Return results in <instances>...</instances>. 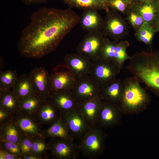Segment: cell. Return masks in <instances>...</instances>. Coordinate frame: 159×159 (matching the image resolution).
Wrapping results in <instances>:
<instances>
[{
	"mask_svg": "<svg viewBox=\"0 0 159 159\" xmlns=\"http://www.w3.org/2000/svg\"><path fill=\"white\" fill-rule=\"evenodd\" d=\"M18 43L21 56L39 59L54 51L79 23L81 17L71 8L43 7L32 14Z\"/></svg>",
	"mask_w": 159,
	"mask_h": 159,
	"instance_id": "cell-1",
	"label": "cell"
},
{
	"mask_svg": "<svg viewBox=\"0 0 159 159\" xmlns=\"http://www.w3.org/2000/svg\"><path fill=\"white\" fill-rule=\"evenodd\" d=\"M129 60L128 70L159 97V52L141 51Z\"/></svg>",
	"mask_w": 159,
	"mask_h": 159,
	"instance_id": "cell-2",
	"label": "cell"
},
{
	"mask_svg": "<svg viewBox=\"0 0 159 159\" xmlns=\"http://www.w3.org/2000/svg\"><path fill=\"white\" fill-rule=\"evenodd\" d=\"M122 82L123 95L118 105L122 113L136 114L146 110L150 103V97L138 78L134 76Z\"/></svg>",
	"mask_w": 159,
	"mask_h": 159,
	"instance_id": "cell-3",
	"label": "cell"
},
{
	"mask_svg": "<svg viewBox=\"0 0 159 159\" xmlns=\"http://www.w3.org/2000/svg\"><path fill=\"white\" fill-rule=\"evenodd\" d=\"M102 129L97 125L92 127L79 140L80 152L89 159L98 158L104 152L106 136Z\"/></svg>",
	"mask_w": 159,
	"mask_h": 159,
	"instance_id": "cell-4",
	"label": "cell"
},
{
	"mask_svg": "<svg viewBox=\"0 0 159 159\" xmlns=\"http://www.w3.org/2000/svg\"><path fill=\"white\" fill-rule=\"evenodd\" d=\"M102 29L105 36L117 41L123 39L128 33L127 24L124 19L117 11L112 9L106 11Z\"/></svg>",
	"mask_w": 159,
	"mask_h": 159,
	"instance_id": "cell-5",
	"label": "cell"
},
{
	"mask_svg": "<svg viewBox=\"0 0 159 159\" xmlns=\"http://www.w3.org/2000/svg\"><path fill=\"white\" fill-rule=\"evenodd\" d=\"M121 69L113 62L100 58L92 62L90 75L101 88L110 83L116 78Z\"/></svg>",
	"mask_w": 159,
	"mask_h": 159,
	"instance_id": "cell-6",
	"label": "cell"
},
{
	"mask_svg": "<svg viewBox=\"0 0 159 159\" xmlns=\"http://www.w3.org/2000/svg\"><path fill=\"white\" fill-rule=\"evenodd\" d=\"M105 37L101 31L88 32L76 48L77 52L92 62L100 59Z\"/></svg>",
	"mask_w": 159,
	"mask_h": 159,
	"instance_id": "cell-7",
	"label": "cell"
},
{
	"mask_svg": "<svg viewBox=\"0 0 159 159\" xmlns=\"http://www.w3.org/2000/svg\"><path fill=\"white\" fill-rule=\"evenodd\" d=\"M60 117L74 139L79 140L92 127L77 108L60 113Z\"/></svg>",
	"mask_w": 159,
	"mask_h": 159,
	"instance_id": "cell-8",
	"label": "cell"
},
{
	"mask_svg": "<svg viewBox=\"0 0 159 159\" xmlns=\"http://www.w3.org/2000/svg\"><path fill=\"white\" fill-rule=\"evenodd\" d=\"M101 87L90 75L77 80L71 91L79 102L99 96Z\"/></svg>",
	"mask_w": 159,
	"mask_h": 159,
	"instance_id": "cell-9",
	"label": "cell"
},
{
	"mask_svg": "<svg viewBox=\"0 0 159 159\" xmlns=\"http://www.w3.org/2000/svg\"><path fill=\"white\" fill-rule=\"evenodd\" d=\"M48 143L52 155L58 159H76L80 152L74 140L59 138H52Z\"/></svg>",
	"mask_w": 159,
	"mask_h": 159,
	"instance_id": "cell-10",
	"label": "cell"
},
{
	"mask_svg": "<svg viewBox=\"0 0 159 159\" xmlns=\"http://www.w3.org/2000/svg\"><path fill=\"white\" fill-rule=\"evenodd\" d=\"M65 66L76 80L90 74L92 61L87 57L77 53L66 54L64 57Z\"/></svg>",
	"mask_w": 159,
	"mask_h": 159,
	"instance_id": "cell-11",
	"label": "cell"
},
{
	"mask_svg": "<svg viewBox=\"0 0 159 159\" xmlns=\"http://www.w3.org/2000/svg\"><path fill=\"white\" fill-rule=\"evenodd\" d=\"M13 120L22 135L32 138L43 136L41 124L34 115L20 110L14 116Z\"/></svg>",
	"mask_w": 159,
	"mask_h": 159,
	"instance_id": "cell-12",
	"label": "cell"
},
{
	"mask_svg": "<svg viewBox=\"0 0 159 159\" xmlns=\"http://www.w3.org/2000/svg\"><path fill=\"white\" fill-rule=\"evenodd\" d=\"M122 113L117 105L102 100L97 125L105 129L115 126L120 122Z\"/></svg>",
	"mask_w": 159,
	"mask_h": 159,
	"instance_id": "cell-13",
	"label": "cell"
},
{
	"mask_svg": "<svg viewBox=\"0 0 159 159\" xmlns=\"http://www.w3.org/2000/svg\"><path fill=\"white\" fill-rule=\"evenodd\" d=\"M29 75L31 79L35 93L44 100L49 98L51 94L49 75L47 70L42 67L32 69Z\"/></svg>",
	"mask_w": 159,
	"mask_h": 159,
	"instance_id": "cell-14",
	"label": "cell"
},
{
	"mask_svg": "<svg viewBox=\"0 0 159 159\" xmlns=\"http://www.w3.org/2000/svg\"><path fill=\"white\" fill-rule=\"evenodd\" d=\"M131 6L145 22L154 27L159 19V6L157 0L149 2H138L132 3Z\"/></svg>",
	"mask_w": 159,
	"mask_h": 159,
	"instance_id": "cell-15",
	"label": "cell"
},
{
	"mask_svg": "<svg viewBox=\"0 0 159 159\" xmlns=\"http://www.w3.org/2000/svg\"><path fill=\"white\" fill-rule=\"evenodd\" d=\"M102 101L99 96L78 103L77 109L92 127L97 125V118Z\"/></svg>",
	"mask_w": 159,
	"mask_h": 159,
	"instance_id": "cell-16",
	"label": "cell"
},
{
	"mask_svg": "<svg viewBox=\"0 0 159 159\" xmlns=\"http://www.w3.org/2000/svg\"><path fill=\"white\" fill-rule=\"evenodd\" d=\"M50 80L51 95L62 91L71 90L76 80L74 76L68 69L53 73L50 75Z\"/></svg>",
	"mask_w": 159,
	"mask_h": 159,
	"instance_id": "cell-17",
	"label": "cell"
},
{
	"mask_svg": "<svg viewBox=\"0 0 159 159\" xmlns=\"http://www.w3.org/2000/svg\"><path fill=\"white\" fill-rule=\"evenodd\" d=\"M49 98L57 108L60 114L77 108L79 102L70 90L52 94Z\"/></svg>",
	"mask_w": 159,
	"mask_h": 159,
	"instance_id": "cell-18",
	"label": "cell"
},
{
	"mask_svg": "<svg viewBox=\"0 0 159 159\" xmlns=\"http://www.w3.org/2000/svg\"><path fill=\"white\" fill-rule=\"evenodd\" d=\"M41 124L51 125L60 117V113L49 98L45 100L34 115Z\"/></svg>",
	"mask_w": 159,
	"mask_h": 159,
	"instance_id": "cell-19",
	"label": "cell"
},
{
	"mask_svg": "<svg viewBox=\"0 0 159 159\" xmlns=\"http://www.w3.org/2000/svg\"><path fill=\"white\" fill-rule=\"evenodd\" d=\"M123 91V82L117 78L108 85L101 88L99 96L102 100L118 105Z\"/></svg>",
	"mask_w": 159,
	"mask_h": 159,
	"instance_id": "cell-20",
	"label": "cell"
},
{
	"mask_svg": "<svg viewBox=\"0 0 159 159\" xmlns=\"http://www.w3.org/2000/svg\"><path fill=\"white\" fill-rule=\"evenodd\" d=\"M98 10L94 9L83 10L80 23L83 30L89 32L102 29L103 19Z\"/></svg>",
	"mask_w": 159,
	"mask_h": 159,
	"instance_id": "cell-21",
	"label": "cell"
},
{
	"mask_svg": "<svg viewBox=\"0 0 159 159\" xmlns=\"http://www.w3.org/2000/svg\"><path fill=\"white\" fill-rule=\"evenodd\" d=\"M20 99L12 90H0V108L14 116L20 110Z\"/></svg>",
	"mask_w": 159,
	"mask_h": 159,
	"instance_id": "cell-22",
	"label": "cell"
},
{
	"mask_svg": "<svg viewBox=\"0 0 159 159\" xmlns=\"http://www.w3.org/2000/svg\"><path fill=\"white\" fill-rule=\"evenodd\" d=\"M45 138H59L74 140L66 125L60 117L47 128L42 130Z\"/></svg>",
	"mask_w": 159,
	"mask_h": 159,
	"instance_id": "cell-23",
	"label": "cell"
},
{
	"mask_svg": "<svg viewBox=\"0 0 159 159\" xmlns=\"http://www.w3.org/2000/svg\"><path fill=\"white\" fill-rule=\"evenodd\" d=\"M12 90L20 100L35 93L31 79L26 74L18 77Z\"/></svg>",
	"mask_w": 159,
	"mask_h": 159,
	"instance_id": "cell-24",
	"label": "cell"
},
{
	"mask_svg": "<svg viewBox=\"0 0 159 159\" xmlns=\"http://www.w3.org/2000/svg\"><path fill=\"white\" fill-rule=\"evenodd\" d=\"M22 135L13 118L0 126V140H6L19 145Z\"/></svg>",
	"mask_w": 159,
	"mask_h": 159,
	"instance_id": "cell-25",
	"label": "cell"
},
{
	"mask_svg": "<svg viewBox=\"0 0 159 159\" xmlns=\"http://www.w3.org/2000/svg\"><path fill=\"white\" fill-rule=\"evenodd\" d=\"M44 100L35 93L31 94L21 100L20 110L26 113L34 115Z\"/></svg>",
	"mask_w": 159,
	"mask_h": 159,
	"instance_id": "cell-26",
	"label": "cell"
},
{
	"mask_svg": "<svg viewBox=\"0 0 159 159\" xmlns=\"http://www.w3.org/2000/svg\"><path fill=\"white\" fill-rule=\"evenodd\" d=\"M63 1L71 8L75 7L83 10L87 9L104 10L106 12L109 9L100 0H63Z\"/></svg>",
	"mask_w": 159,
	"mask_h": 159,
	"instance_id": "cell-27",
	"label": "cell"
},
{
	"mask_svg": "<svg viewBox=\"0 0 159 159\" xmlns=\"http://www.w3.org/2000/svg\"><path fill=\"white\" fill-rule=\"evenodd\" d=\"M156 32V30L154 27L145 22L141 27L135 32V36L137 40L150 47Z\"/></svg>",
	"mask_w": 159,
	"mask_h": 159,
	"instance_id": "cell-28",
	"label": "cell"
},
{
	"mask_svg": "<svg viewBox=\"0 0 159 159\" xmlns=\"http://www.w3.org/2000/svg\"><path fill=\"white\" fill-rule=\"evenodd\" d=\"M18 77L16 71L9 69L1 71L0 74V90L12 89Z\"/></svg>",
	"mask_w": 159,
	"mask_h": 159,
	"instance_id": "cell-29",
	"label": "cell"
},
{
	"mask_svg": "<svg viewBox=\"0 0 159 159\" xmlns=\"http://www.w3.org/2000/svg\"><path fill=\"white\" fill-rule=\"evenodd\" d=\"M117 42L110 40L105 37L102 49L100 58L113 62Z\"/></svg>",
	"mask_w": 159,
	"mask_h": 159,
	"instance_id": "cell-30",
	"label": "cell"
},
{
	"mask_svg": "<svg viewBox=\"0 0 159 159\" xmlns=\"http://www.w3.org/2000/svg\"><path fill=\"white\" fill-rule=\"evenodd\" d=\"M126 14L128 22L135 32L141 27L145 22L141 16L132 7L131 5Z\"/></svg>",
	"mask_w": 159,
	"mask_h": 159,
	"instance_id": "cell-31",
	"label": "cell"
},
{
	"mask_svg": "<svg viewBox=\"0 0 159 159\" xmlns=\"http://www.w3.org/2000/svg\"><path fill=\"white\" fill-rule=\"evenodd\" d=\"M45 138L43 136L33 138L32 145V153L41 155L45 154L49 150L48 143L45 140Z\"/></svg>",
	"mask_w": 159,
	"mask_h": 159,
	"instance_id": "cell-32",
	"label": "cell"
},
{
	"mask_svg": "<svg viewBox=\"0 0 159 159\" xmlns=\"http://www.w3.org/2000/svg\"><path fill=\"white\" fill-rule=\"evenodd\" d=\"M132 4L130 0H108L107 2L109 8L124 14H126Z\"/></svg>",
	"mask_w": 159,
	"mask_h": 159,
	"instance_id": "cell-33",
	"label": "cell"
},
{
	"mask_svg": "<svg viewBox=\"0 0 159 159\" xmlns=\"http://www.w3.org/2000/svg\"><path fill=\"white\" fill-rule=\"evenodd\" d=\"M0 149L15 155L22 159L23 154L19 145L6 140H0Z\"/></svg>",
	"mask_w": 159,
	"mask_h": 159,
	"instance_id": "cell-34",
	"label": "cell"
},
{
	"mask_svg": "<svg viewBox=\"0 0 159 159\" xmlns=\"http://www.w3.org/2000/svg\"><path fill=\"white\" fill-rule=\"evenodd\" d=\"M33 140V138L22 135L19 145L21 148L23 156L32 153Z\"/></svg>",
	"mask_w": 159,
	"mask_h": 159,
	"instance_id": "cell-35",
	"label": "cell"
},
{
	"mask_svg": "<svg viewBox=\"0 0 159 159\" xmlns=\"http://www.w3.org/2000/svg\"><path fill=\"white\" fill-rule=\"evenodd\" d=\"M14 116L0 108V126L13 120Z\"/></svg>",
	"mask_w": 159,
	"mask_h": 159,
	"instance_id": "cell-36",
	"label": "cell"
},
{
	"mask_svg": "<svg viewBox=\"0 0 159 159\" xmlns=\"http://www.w3.org/2000/svg\"><path fill=\"white\" fill-rule=\"evenodd\" d=\"M0 159H21L19 157L0 149Z\"/></svg>",
	"mask_w": 159,
	"mask_h": 159,
	"instance_id": "cell-37",
	"label": "cell"
},
{
	"mask_svg": "<svg viewBox=\"0 0 159 159\" xmlns=\"http://www.w3.org/2000/svg\"><path fill=\"white\" fill-rule=\"evenodd\" d=\"M22 2L26 5L34 4H46L49 0H20Z\"/></svg>",
	"mask_w": 159,
	"mask_h": 159,
	"instance_id": "cell-38",
	"label": "cell"
},
{
	"mask_svg": "<svg viewBox=\"0 0 159 159\" xmlns=\"http://www.w3.org/2000/svg\"><path fill=\"white\" fill-rule=\"evenodd\" d=\"M44 158V157L42 156L41 155L32 153L24 155L22 159H41Z\"/></svg>",
	"mask_w": 159,
	"mask_h": 159,
	"instance_id": "cell-39",
	"label": "cell"
},
{
	"mask_svg": "<svg viewBox=\"0 0 159 159\" xmlns=\"http://www.w3.org/2000/svg\"><path fill=\"white\" fill-rule=\"evenodd\" d=\"M154 28L156 30V32H159V19L155 26Z\"/></svg>",
	"mask_w": 159,
	"mask_h": 159,
	"instance_id": "cell-40",
	"label": "cell"
},
{
	"mask_svg": "<svg viewBox=\"0 0 159 159\" xmlns=\"http://www.w3.org/2000/svg\"><path fill=\"white\" fill-rule=\"evenodd\" d=\"M157 0H139L138 2H149L153 1H157Z\"/></svg>",
	"mask_w": 159,
	"mask_h": 159,
	"instance_id": "cell-41",
	"label": "cell"
},
{
	"mask_svg": "<svg viewBox=\"0 0 159 159\" xmlns=\"http://www.w3.org/2000/svg\"><path fill=\"white\" fill-rule=\"evenodd\" d=\"M103 4H104L107 7L108 6L107 4V2L108 0H100Z\"/></svg>",
	"mask_w": 159,
	"mask_h": 159,
	"instance_id": "cell-42",
	"label": "cell"
},
{
	"mask_svg": "<svg viewBox=\"0 0 159 159\" xmlns=\"http://www.w3.org/2000/svg\"><path fill=\"white\" fill-rule=\"evenodd\" d=\"M139 0H132V3H134L138 2Z\"/></svg>",
	"mask_w": 159,
	"mask_h": 159,
	"instance_id": "cell-43",
	"label": "cell"
},
{
	"mask_svg": "<svg viewBox=\"0 0 159 159\" xmlns=\"http://www.w3.org/2000/svg\"><path fill=\"white\" fill-rule=\"evenodd\" d=\"M157 2L159 6V0H157Z\"/></svg>",
	"mask_w": 159,
	"mask_h": 159,
	"instance_id": "cell-44",
	"label": "cell"
},
{
	"mask_svg": "<svg viewBox=\"0 0 159 159\" xmlns=\"http://www.w3.org/2000/svg\"><path fill=\"white\" fill-rule=\"evenodd\" d=\"M132 2V0H130Z\"/></svg>",
	"mask_w": 159,
	"mask_h": 159,
	"instance_id": "cell-45",
	"label": "cell"
}]
</instances>
